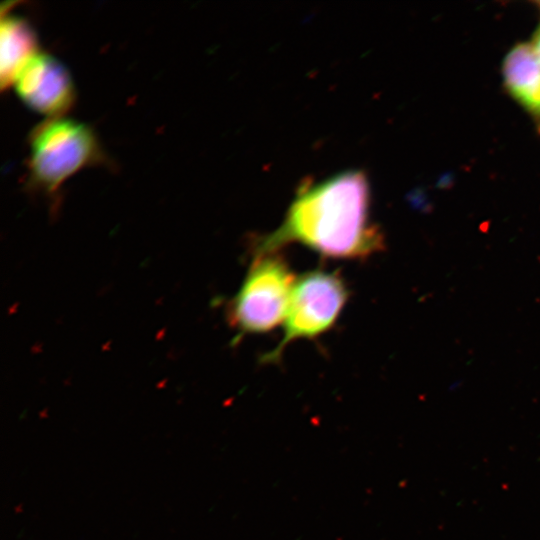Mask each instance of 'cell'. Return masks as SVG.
<instances>
[{
  "instance_id": "277c9868",
  "label": "cell",
  "mask_w": 540,
  "mask_h": 540,
  "mask_svg": "<svg viewBox=\"0 0 540 540\" xmlns=\"http://www.w3.org/2000/svg\"><path fill=\"white\" fill-rule=\"evenodd\" d=\"M349 297L343 278L336 271L321 269L296 279L281 341L263 362H277L287 345L313 339L334 326Z\"/></svg>"
},
{
  "instance_id": "5b68a950",
  "label": "cell",
  "mask_w": 540,
  "mask_h": 540,
  "mask_svg": "<svg viewBox=\"0 0 540 540\" xmlns=\"http://www.w3.org/2000/svg\"><path fill=\"white\" fill-rule=\"evenodd\" d=\"M12 84L26 106L48 118L64 116L76 97L69 70L55 56L42 51L26 62Z\"/></svg>"
},
{
  "instance_id": "7a4b0ae2",
  "label": "cell",
  "mask_w": 540,
  "mask_h": 540,
  "mask_svg": "<svg viewBox=\"0 0 540 540\" xmlns=\"http://www.w3.org/2000/svg\"><path fill=\"white\" fill-rule=\"evenodd\" d=\"M28 144L27 185L52 199L72 175L107 162L94 130L64 116L37 124L29 134Z\"/></svg>"
},
{
  "instance_id": "52a82bcc",
  "label": "cell",
  "mask_w": 540,
  "mask_h": 540,
  "mask_svg": "<svg viewBox=\"0 0 540 540\" xmlns=\"http://www.w3.org/2000/svg\"><path fill=\"white\" fill-rule=\"evenodd\" d=\"M505 82L512 95L540 116V59L528 45H518L506 57Z\"/></svg>"
},
{
  "instance_id": "ba28073f",
  "label": "cell",
  "mask_w": 540,
  "mask_h": 540,
  "mask_svg": "<svg viewBox=\"0 0 540 540\" xmlns=\"http://www.w3.org/2000/svg\"><path fill=\"white\" fill-rule=\"evenodd\" d=\"M535 52L540 59V31L538 32L535 40Z\"/></svg>"
},
{
  "instance_id": "8992f818",
  "label": "cell",
  "mask_w": 540,
  "mask_h": 540,
  "mask_svg": "<svg viewBox=\"0 0 540 540\" xmlns=\"http://www.w3.org/2000/svg\"><path fill=\"white\" fill-rule=\"evenodd\" d=\"M0 41V82L5 89L26 62L39 52L35 30L24 17L11 12V2L1 7Z\"/></svg>"
},
{
  "instance_id": "3957f363",
  "label": "cell",
  "mask_w": 540,
  "mask_h": 540,
  "mask_svg": "<svg viewBox=\"0 0 540 540\" xmlns=\"http://www.w3.org/2000/svg\"><path fill=\"white\" fill-rule=\"evenodd\" d=\"M296 278L277 253L255 256L226 316L237 338L276 328L288 312Z\"/></svg>"
},
{
  "instance_id": "6da1fadb",
  "label": "cell",
  "mask_w": 540,
  "mask_h": 540,
  "mask_svg": "<svg viewBox=\"0 0 540 540\" xmlns=\"http://www.w3.org/2000/svg\"><path fill=\"white\" fill-rule=\"evenodd\" d=\"M292 243L333 259H362L382 251L384 235L370 218L366 175L347 170L302 184L281 224L254 241L253 254L277 253Z\"/></svg>"
}]
</instances>
